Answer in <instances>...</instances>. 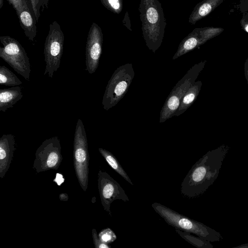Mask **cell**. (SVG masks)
Returning <instances> with one entry per match:
<instances>
[{"mask_svg":"<svg viewBox=\"0 0 248 248\" xmlns=\"http://www.w3.org/2000/svg\"><path fill=\"white\" fill-rule=\"evenodd\" d=\"M101 28L93 22L89 29L85 49L86 70L94 73L98 68L102 54L103 35Z\"/></svg>","mask_w":248,"mask_h":248,"instance_id":"obj_11","label":"cell"},{"mask_svg":"<svg viewBox=\"0 0 248 248\" xmlns=\"http://www.w3.org/2000/svg\"><path fill=\"white\" fill-rule=\"evenodd\" d=\"M30 1L31 10L38 23L41 12L48 8L49 0H30Z\"/></svg>","mask_w":248,"mask_h":248,"instance_id":"obj_20","label":"cell"},{"mask_svg":"<svg viewBox=\"0 0 248 248\" xmlns=\"http://www.w3.org/2000/svg\"><path fill=\"white\" fill-rule=\"evenodd\" d=\"M123 23L124 26H125L127 28V29L129 30H130V31H132V29L131 28L130 18L129 17V15L127 12H126L125 14L124 19L123 20Z\"/></svg>","mask_w":248,"mask_h":248,"instance_id":"obj_25","label":"cell"},{"mask_svg":"<svg viewBox=\"0 0 248 248\" xmlns=\"http://www.w3.org/2000/svg\"><path fill=\"white\" fill-rule=\"evenodd\" d=\"M17 15L25 36L30 41L33 42L36 35L37 22L33 12H31L30 8L29 0Z\"/></svg>","mask_w":248,"mask_h":248,"instance_id":"obj_13","label":"cell"},{"mask_svg":"<svg viewBox=\"0 0 248 248\" xmlns=\"http://www.w3.org/2000/svg\"><path fill=\"white\" fill-rule=\"evenodd\" d=\"M99 153L104 158L108 165L115 171L117 173L120 175L124 180L131 185H133V183L130 180V177L121 165L117 159L109 151L102 148L98 149Z\"/></svg>","mask_w":248,"mask_h":248,"instance_id":"obj_17","label":"cell"},{"mask_svg":"<svg viewBox=\"0 0 248 248\" xmlns=\"http://www.w3.org/2000/svg\"><path fill=\"white\" fill-rule=\"evenodd\" d=\"M0 57L25 79L30 80L31 65L24 47L16 39L10 36H1Z\"/></svg>","mask_w":248,"mask_h":248,"instance_id":"obj_5","label":"cell"},{"mask_svg":"<svg viewBox=\"0 0 248 248\" xmlns=\"http://www.w3.org/2000/svg\"><path fill=\"white\" fill-rule=\"evenodd\" d=\"M4 0H0V9H1L3 5Z\"/></svg>","mask_w":248,"mask_h":248,"instance_id":"obj_29","label":"cell"},{"mask_svg":"<svg viewBox=\"0 0 248 248\" xmlns=\"http://www.w3.org/2000/svg\"><path fill=\"white\" fill-rule=\"evenodd\" d=\"M135 72L131 63L118 67L114 72L106 87L102 104L108 110L115 106L124 97L134 78Z\"/></svg>","mask_w":248,"mask_h":248,"instance_id":"obj_2","label":"cell"},{"mask_svg":"<svg viewBox=\"0 0 248 248\" xmlns=\"http://www.w3.org/2000/svg\"><path fill=\"white\" fill-rule=\"evenodd\" d=\"M223 30L221 28L213 27L194 29L180 42L172 60H174L203 45L209 40L218 35Z\"/></svg>","mask_w":248,"mask_h":248,"instance_id":"obj_10","label":"cell"},{"mask_svg":"<svg viewBox=\"0 0 248 248\" xmlns=\"http://www.w3.org/2000/svg\"><path fill=\"white\" fill-rule=\"evenodd\" d=\"M98 236L102 242L108 244L112 243L117 238L114 232L109 228L100 231L98 234Z\"/></svg>","mask_w":248,"mask_h":248,"instance_id":"obj_22","label":"cell"},{"mask_svg":"<svg viewBox=\"0 0 248 248\" xmlns=\"http://www.w3.org/2000/svg\"><path fill=\"white\" fill-rule=\"evenodd\" d=\"M224 0H203L194 8L188 18V22L194 25L219 5Z\"/></svg>","mask_w":248,"mask_h":248,"instance_id":"obj_14","label":"cell"},{"mask_svg":"<svg viewBox=\"0 0 248 248\" xmlns=\"http://www.w3.org/2000/svg\"><path fill=\"white\" fill-rule=\"evenodd\" d=\"M176 232L184 239L193 246L198 248H203L207 246V243L201 237L198 238L191 234L181 230L175 229Z\"/></svg>","mask_w":248,"mask_h":248,"instance_id":"obj_19","label":"cell"},{"mask_svg":"<svg viewBox=\"0 0 248 248\" xmlns=\"http://www.w3.org/2000/svg\"><path fill=\"white\" fill-rule=\"evenodd\" d=\"M14 8L16 14L22 9L28 0H6Z\"/></svg>","mask_w":248,"mask_h":248,"instance_id":"obj_24","label":"cell"},{"mask_svg":"<svg viewBox=\"0 0 248 248\" xmlns=\"http://www.w3.org/2000/svg\"><path fill=\"white\" fill-rule=\"evenodd\" d=\"M139 11L146 45L155 53L162 43L166 25L161 3L159 0H140Z\"/></svg>","mask_w":248,"mask_h":248,"instance_id":"obj_1","label":"cell"},{"mask_svg":"<svg viewBox=\"0 0 248 248\" xmlns=\"http://www.w3.org/2000/svg\"><path fill=\"white\" fill-rule=\"evenodd\" d=\"M202 82L196 81L182 98L179 106L174 116H178L185 112L195 101L202 88Z\"/></svg>","mask_w":248,"mask_h":248,"instance_id":"obj_16","label":"cell"},{"mask_svg":"<svg viewBox=\"0 0 248 248\" xmlns=\"http://www.w3.org/2000/svg\"><path fill=\"white\" fill-rule=\"evenodd\" d=\"M244 29L248 32V23L245 24L244 26Z\"/></svg>","mask_w":248,"mask_h":248,"instance_id":"obj_28","label":"cell"},{"mask_svg":"<svg viewBox=\"0 0 248 248\" xmlns=\"http://www.w3.org/2000/svg\"><path fill=\"white\" fill-rule=\"evenodd\" d=\"M15 136L3 134L0 139V178L4 177L12 163L16 150Z\"/></svg>","mask_w":248,"mask_h":248,"instance_id":"obj_12","label":"cell"},{"mask_svg":"<svg viewBox=\"0 0 248 248\" xmlns=\"http://www.w3.org/2000/svg\"><path fill=\"white\" fill-rule=\"evenodd\" d=\"M152 207L166 223L175 229L194 233L203 239H209V229L204 224L160 203L154 202L152 204Z\"/></svg>","mask_w":248,"mask_h":248,"instance_id":"obj_6","label":"cell"},{"mask_svg":"<svg viewBox=\"0 0 248 248\" xmlns=\"http://www.w3.org/2000/svg\"><path fill=\"white\" fill-rule=\"evenodd\" d=\"M22 82L10 70L4 65L0 66V84L7 86H16Z\"/></svg>","mask_w":248,"mask_h":248,"instance_id":"obj_18","label":"cell"},{"mask_svg":"<svg viewBox=\"0 0 248 248\" xmlns=\"http://www.w3.org/2000/svg\"><path fill=\"white\" fill-rule=\"evenodd\" d=\"M206 62V61H202L194 64L177 83L167 97L161 110L159 123H164L174 116L182 98L189 88L196 82V79Z\"/></svg>","mask_w":248,"mask_h":248,"instance_id":"obj_3","label":"cell"},{"mask_svg":"<svg viewBox=\"0 0 248 248\" xmlns=\"http://www.w3.org/2000/svg\"><path fill=\"white\" fill-rule=\"evenodd\" d=\"M244 75L248 84V57L244 63Z\"/></svg>","mask_w":248,"mask_h":248,"instance_id":"obj_26","label":"cell"},{"mask_svg":"<svg viewBox=\"0 0 248 248\" xmlns=\"http://www.w3.org/2000/svg\"><path fill=\"white\" fill-rule=\"evenodd\" d=\"M93 242L96 248H110L111 246L108 244L103 243L99 239L98 234L95 229H93L92 231Z\"/></svg>","mask_w":248,"mask_h":248,"instance_id":"obj_23","label":"cell"},{"mask_svg":"<svg viewBox=\"0 0 248 248\" xmlns=\"http://www.w3.org/2000/svg\"><path fill=\"white\" fill-rule=\"evenodd\" d=\"M22 97V88L20 86L0 89V111L5 112L13 107Z\"/></svg>","mask_w":248,"mask_h":248,"instance_id":"obj_15","label":"cell"},{"mask_svg":"<svg viewBox=\"0 0 248 248\" xmlns=\"http://www.w3.org/2000/svg\"><path fill=\"white\" fill-rule=\"evenodd\" d=\"M62 160L60 141L54 136L45 140L37 148L32 168L37 173L57 170Z\"/></svg>","mask_w":248,"mask_h":248,"instance_id":"obj_8","label":"cell"},{"mask_svg":"<svg viewBox=\"0 0 248 248\" xmlns=\"http://www.w3.org/2000/svg\"><path fill=\"white\" fill-rule=\"evenodd\" d=\"M90 156L85 129L82 120L77 122L74 139L73 161L76 175L80 187L87 190L89 181Z\"/></svg>","mask_w":248,"mask_h":248,"instance_id":"obj_4","label":"cell"},{"mask_svg":"<svg viewBox=\"0 0 248 248\" xmlns=\"http://www.w3.org/2000/svg\"><path fill=\"white\" fill-rule=\"evenodd\" d=\"M103 5L114 14H119L123 10V0H100Z\"/></svg>","mask_w":248,"mask_h":248,"instance_id":"obj_21","label":"cell"},{"mask_svg":"<svg viewBox=\"0 0 248 248\" xmlns=\"http://www.w3.org/2000/svg\"><path fill=\"white\" fill-rule=\"evenodd\" d=\"M64 34L59 24L56 21L49 25L48 33L46 38L44 53L46 68L44 75L48 74L52 78L60 67L62 55Z\"/></svg>","mask_w":248,"mask_h":248,"instance_id":"obj_7","label":"cell"},{"mask_svg":"<svg viewBox=\"0 0 248 248\" xmlns=\"http://www.w3.org/2000/svg\"><path fill=\"white\" fill-rule=\"evenodd\" d=\"M97 182L102 205L111 216L110 206L113 202L116 200L126 202L129 199L120 184L106 171L99 170Z\"/></svg>","mask_w":248,"mask_h":248,"instance_id":"obj_9","label":"cell"},{"mask_svg":"<svg viewBox=\"0 0 248 248\" xmlns=\"http://www.w3.org/2000/svg\"><path fill=\"white\" fill-rule=\"evenodd\" d=\"M59 199L62 201L66 202L68 200V196L66 193H61L59 195Z\"/></svg>","mask_w":248,"mask_h":248,"instance_id":"obj_27","label":"cell"}]
</instances>
